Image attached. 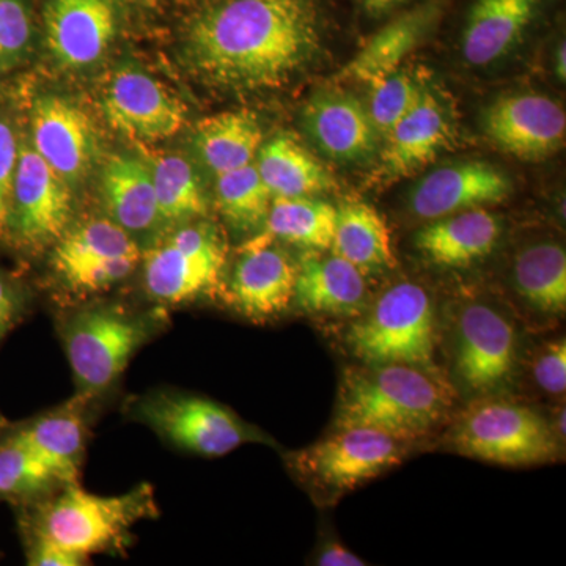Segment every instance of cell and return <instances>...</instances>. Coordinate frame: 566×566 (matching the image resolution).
<instances>
[{
  "label": "cell",
  "mask_w": 566,
  "mask_h": 566,
  "mask_svg": "<svg viewBox=\"0 0 566 566\" xmlns=\"http://www.w3.org/2000/svg\"><path fill=\"white\" fill-rule=\"evenodd\" d=\"M542 6L543 0H474L461 39L464 61L488 66L504 59L524 39Z\"/></svg>",
  "instance_id": "obj_23"
},
{
  "label": "cell",
  "mask_w": 566,
  "mask_h": 566,
  "mask_svg": "<svg viewBox=\"0 0 566 566\" xmlns=\"http://www.w3.org/2000/svg\"><path fill=\"white\" fill-rule=\"evenodd\" d=\"M32 35V17L25 0H0V66L21 61Z\"/></svg>",
  "instance_id": "obj_36"
},
{
  "label": "cell",
  "mask_w": 566,
  "mask_h": 566,
  "mask_svg": "<svg viewBox=\"0 0 566 566\" xmlns=\"http://www.w3.org/2000/svg\"><path fill=\"white\" fill-rule=\"evenodd\" d=\"M444 9L446 0H423L398 14L368 39L338 73V80L370 85L401 69L406 59L434 31Z\"/></svg>",
  "instance_id": "obj_19"
},
{
  "label": "cell",
  "mask_w": 566,
  "mask_h": 566,
  "mask_svg": "<svg viewBox=\"0 0 566 566\" xmlns=\"http://www.w3.org/2000/svg\"><path fill=\"white\" fill-rule=\"evenodd\" d=\"M536 385L551 395L565 394L566 389V342H553L539 353L534 365Z\"/></svg>",
  "instance_id": "obj_38"
},
{
  "label": "cell",
  "mask_w": 566,
  "mask_h": 566,
  "mask_svg": "<svg viewBox=\"0 0 566 566\" xmlns=\"http://www.w3.org/2000/svg\"><path fill=\"white\" fill-rule=\"evenodd\" d=\"M517 294L535 311L564 314L566 308V253L560 244L543 241L517 252L513 264Z\"/></svg>",
  "instance_id": "obj_30"
},
{
  "label": "cell",
  "mask_w": 566,
  "mask_h": 566,
  "mask_svg": "<svg viewBox=\"0 0 566 566\" xmlns=\"http://www.w3.org/2000/svg\"><path fill=\"white\" fill-rule=\"evenodd\" d=\"M409 2H412V0H359L360 7L371 17L389 13V11Z\"/></svg>",
  "instance_id": "obj_42"
},
{
  "label": "cell",
  "mask_w": 566,
  "mask_h": 566,
  "mask_svg": "<svg viewBox=\"0 0 566 566\" xmlns=\"http://www.w3.org/2000/svg\"><path fill=\"white\" fill-rule=\"evenodd\" d=\"M316 564L322 566H364L365 562L353 554L352 551L346 549L345 546L338 545V543H329L319 553Z\"/></svg>",
  "instance_id": "obj_41"
},
{
  "label": "cell",
  "mask_w": 566,
  "mask_h": 566,
  "mask_svg": "<svg viewBox=\"0 0 566 566\" xmlns=\"http://www.w3.org/2000/svg\"><path fill=\"white\" fill-rule=\"evenodd\" d=\"M512 181L490 163L449 164L428 174L411 192V211L424 221L485 208L509 199Z\"/></svg>",
  "instance_id": "obj_18"
},
{
  "label": "cell",
  "mask_w": 566,
  "mask_h": 566,
  "mask_svg": "<svg viewBox=\"0 0 566 566\" xmlns=\"http://www.w3.org/2000/svg\"><path fill=\"white\" fill-rule=\"evenodd\" d=\"M308 251L297 264L293 301L305 314L353 316L367 300L365 274L342 256Z\"/></svg>",
  "instance_id": "obj_22"
},
{
  "label": "cell",
  "mask_w": 566,
  "mask_h": 566,
  "mask_svg": "<svg viewBox=\"0 0 566 566\" xmlns=\"http://www.w3.org/2000/svg\"><path fill=\"white\" fill-rule=\"evenodd\" d=\"M565 57H566L565 41H562V43L558 44L557 52H556V73H557L558 80H560V81H565V76H566Z\"/></svg>",
  "instance_id": "obj_43"
},
{
  "label": "cell",
  "mask_w": 566,
  "mask_h": 566,
  "mask_svg": "<svg viewBox=\"0 0 566 566\" xmlns=\"http://www.w3.org/2000/svg\"><path fill=\"white\" fill-rule=\"evenodd\" d=\"M553 430L558 439H565V408L558 409L556 422H554Z\"/></svg>",
  "instance_id": "obj_44"
},
{
  "label": "cell",
  "mask_w": 566,
  "mask_h": 566,
  "mask_svg": "<svg viewBox=\"0 0 566 566\" xmlns=\"http://www.w3.org/2000/svg\"><path fill=\"white\" fill-rule=\"evenodd\" d=\"M449 406L450 395L436 376L411 365H367L346 371L335 422L408 442L438 427Z\"/></svg>",
  "instance_id": "obj_2"
},
{
  "label": "cell",
  "mask_w": 566,
  "mask_h": 566,
  "mask_svg": "<svg viewBox=\"0 0 566 566\" xmlns=\"http://www.w3.org/2000/svg\"><path fill=\"white\" fill-rule=\"evenodd\" d=\"M24 297L7 275L0 273V344L20 322Z\"/></svg>",
  "instance_id": "obj_40"
},
{
  "label": "cell",
  "mask_w": 566,
  "mask_h": 566,
  "mask_svg": "<svg viewBox=\"0 0 566 566\" xmlns=\"http://www.w3.org/2000/svg\"><path fill=\"white\" fill-rule=\"evenodd\" d=\"M368 87L371 91L368 117L381 137L389 136L395 126L415 109L424 93L422 82L401 69L371 82Z\"/></svg>",
  "instance_id": "obj_35"
},
{
  "label": "cell",
  "mask_w": 566,
  "mask_h": 566,
  "mask_svg": "<svg viewBox=\"0 0 566 566\" xmlns=\"http://www.w3.org/2000/svg\"><path fill=\"white\" fill-rule=\"evenodd\" d=\"M322 28L316 0H210L186 29V61L214 87L277 88L314 61Z\"/></svg>",
  "instance_id": "obj_1"
},
{
  "label": "cell",
  "mask_w": 566,
  "mask_h": 566,
  "mask_svg": "<svg viewBox=\"0 0 566 566\" xmlns=\"http://www.w3.org/2000/svg\"><path fill=\"white\" fill-rule=\"evenodd\" d=\"M59 482L13 433L0 438V499L29 501Z\"/></svg>",
  "instance_id": "obj_34"
},
{
  "label": "cell",
  "mask_w": 566,
  "mask_h": 566,
  "mask_svg": "<svg viewBox=\"0 0 566 566\" xmlns=\"http://www.w3.org/2000/svg\"><path fill=\"white\" fill-rule=\"evenodd\" d=\"M297 266L266 233L241 249L230 279L229 300L245 318L264 322L292 304Z\"/></svg>",
  "instance_id": "obj_16"
},
{
  "label": "cell",
  "mask_w": 566,
  "mask_h": 566,
  "mask_svg": "<svg viewBox=\"0 0 566 566\" xmlns=\"http://www.w3.org/2000/svg\"><path fill=\"white\" fill-rule=\"evenodd\" d=\"M102 106L112 128L147 144L170 139L188 118L180 99L161 82L129 65L111 74Z\"/></svg>",
  "instance_id": "obj_12"
},
{
  "label": "cell",
  "mask_w": 566,
  "mask_h": 566,
  "mask_svg": "<svg viewBox=\"0 0 566 566\" xmlns=\"http://www.w3.org/2000/svg\"><path fill=\"white\" fill-rule=\"evenodd\" d=\"M118 31L114 0H48L44 33L52 57L66 70L102 61Z\"/></svg>",
  "instance_id": "obj_15"
},
{
  "label": "cell",
  "mask_w": 566,
  "mask_h": 566,
  "mask_svg": "<svg viewBox=\"0 0 566 566\" xmlns=\"http://www.w3.org/2000/svg\"><path fill=\"white\" fill-rule=\"evenodd\" d=\"M216 178L219 211L233 229L252 232L264 226L273 203V193L264 185L255 163Z\"/></svg>",
  "instance_id": "obj_33"
},
{
  "label": "cell",
  "mask_w": 566,
  "mask_h": 566,
  "mask_svg": "<svg viewBox=\"0 0 566 566\" xmlns=\"http://www.w3.org/2000/svg\"><path fill=\"white\" fill-rule=\"evenodd\" d=\"M452 137V125L441 102L424 91L422 99L386 137L374 180L386 185L434 161Z\"/></svg>",
  "instance_id": "obj_20"
},
{
  "label": "cell",
  "mask_w": 566,
  "mask_h": 566,
  "mask_svg": "<svg viewBox=\"0 0 566 566\" xmlns=\"http://www.w3.org/2000/svg\"><path fill=\"white\" fill-rule=\"evenodd\" d=\"M164 322L158 314H134L118 305H95L71 315L62 337L76 397L88 401L114 386Z\"/></svg>",
  "instance_id": "obj_4"
},
{
  "label": "cell",
  "mask_w": 566,
  "mask_h": 566,
  "mask_svg": "<svg viewBox=\"0 0 566 566\" xmlns=\"http://www.w3.org/2000/svg\"><path fill=\"white\" fill-rule=\"evenodd\" d=\"M85 403L74 395L69 403L11 431L62 485L77 482L85 447Z\"/></svg>",
  "instance_id": "obj_25"
},
{
  "label": "cell",
  "mask_w": 566,
  "mask_h": 566,
  "mask_svg": "<svg viewBox=\"0 0 566 566\" xmlns=\"http://www.w3.org/2000/svg\"><path fill=\"white\" fill-rule=\"evenodd\" d=\"M516 365L513 324L491 305H465L457 322L455 367L468 389L486 394L512 378Z\"/></svg>",
  "instance_id": "obj_13"
},
{
  "label": "cell",
  "mask_w": 566,
  "mask_h": 566,
  "mask_svg": "<svg viewBox=\"0 0 566 566\" xmlns=\"http://www.w3.org/2000/svg\"><path fill=\"white\" fill-rule=\"evenodd\" d=\"M329 251L364 274L392 270L397 263L385 218L364 202H345L337 207L334 241Z\"/></svg>",
  "instance_id": "obj_28"
},
{
  "label": "cell",
  "mask_w": 566,
  "mask_h": 566,
  "mask_svg": "<svg viewBox=\"0 0 566 566\" xmlns=\"http://www.w3.org/2000/svg\"><path fill=\"white\" fill-rule=\"evenodd\" d=\"M44 502L25 524V536L48 539L84 558L118 554L129 546L133 527L158 515L155 490L148 483L118 495L88 493L77 482Z\"/></svg>",
  "instance_id": "obj_3"
},
{
  "label": "cell",
  "mask_w": 566,
  "mask_h": 566,
  "mask_svg": "<svg viewBox=\"0 0 566 566\" xmlns=\"http://www.w3.org/2000/svg\"><path fill=\"white\" fill-rule=\"evenodd\" d=\"M256 169L274 197H314L329 191L333 178L322 163L289 136L262 145Z\"/></svg>",
  "instance_id": "obj_29"
},
{
  "label": "cell",
  "mask_w": 566,
  "mask_h": 566,
  "mask_svg": "<svg viewBox=\"0 0 566 566\" xmlns=\"http://www.w3.org/2000/svg\"><path fill=\"white\" fill-rule=\"evenodd\" d=\"M25 554H28V564L32 566H81L87 564V558L70 553L48 539L36 538V536H25Z\"/></svg>",
  "instance_id": "obj_39"
},
{
  "label": "cell",
  "mask_w": 566,
  "mask_h": 566,
  "mask_svg": "<svg viewBox=\"0 0 566 566\" xmlns=\"http://www.w3.org/2000/svg\"><path fill=\"white\" fill-rule=\"evenodd\" d=\"M348 345L364 364L411 365L438 378L430 294L412 282L394 285L353 324Z\"/></svg>",
  "instance_id": "obj_5"
},
{
  "label": "cell",
  "mask_w": 566,
  "mask_h": 566,
  "mask_svg": "<svg viewBox=\"0 0 566 566\" xmlns=\"http://www.w3.org/2000/svg\"><path fill=\"white\" fill-rule=\"evenodd\" d=\"M308 136L334 161L356 163L374 151L376 134L368 112L348 93H316L304 111Z\"/></svg>",
  "instance_id": "obj_21"
},
{
  "label": "cell",
  "mask_w": 566,
  "mask_h": 566,
  "mask_svg": "<svg viewBox=\"0 0 566 566\" xmlns=\"http://www.w3.org/2000/svg\"><path fill=\"white\" fill-rule=\"evenodd\" d=\"M102 192L109 219L129 234L163 223L150 166L136 156H112L102 172Z\"/></svg>",
  "instance_id": "obj_26"
},
{
  "label": "cell",
  "mask_w": 566,
  "mask_h": 566,
  "mask_svg": "<svg viewBox=\"0 0 566 566\" xmlns=\"http://www.w3.org/2000/svg\"><path fill=\"white\" fill-rule=\"evenodd\" d=\"M259 118L248 111H229L197 123L193 145L208 169L218 177L255 163L262 148Z\"/></svg>",
  "instance_id": "obj_27"
},
{
  "label": "cell",
  "mask_w": 566,
  "mask_h": 566,
  "mask_svg": "<svg viewBox=\"0 0 566 566\" xmlns=\"http://www.w3.org/2000/svg\"><path fill=\"white\" fill-rule=\"evenodd\" d=\"M133 234L112 219H88L55 241L52 268L63 289L74 294L107 292L140 263Z\"/></svg>",
  "instance_id": "obj_10"
},
{
  "label": "cell",
  "mask_w": 566,
  "mask_h": 566,
  "mask_svg": "<svg viewBox=\"0 0 566 566\" xmlns=\"http://www.w3.org/2000/svg\"><path fill=\"white\" fill-rule=\"evenodd\" d=\"M501 232L497 216L475 208L434 219L416 234V248L438 266L464 268L490 255Z\"/></svg>",
  "instance_id": "obj_24"
},
{
  "label": "cell",
  "mask_w": 566,
  "mask_h": 566,
  "mask_svg": "<svg viewBox=\"0 0 566 566\" xmlns=\"http://www.w3.org/2000/svg\"><path fill=\"white\" fill-rule=\"evenodd\" d=\"M290 455L296 474L327 497H337L385 474L405 457L406 441L371 428H338Z\"/></svg>",
  "instance_id": "obj_8"
},
{
  "label": "cell",
  "mask_w": 566,
  "mask_h": 566,
  "mask_svg": "<svg viewBox=\"0 0 566 566\" xmlns=\"http://www.w3.org/2000/svg\"><path fill=\"white\" fill-rule=\"evenodd\" d=\"M226 259V243L212 223H181L145 253V290L161 304L191 303L219 285Z\"/></svg>",
  "instance_id": "obj_9"
},
{
  "label": "cell",
  "mask_w": 566,
  "mask_h": 566,
  "mask_svg": "<svg viewBox=\"0 0 566 566\" xmlns=\"http://www.w3.org/2000/svg\"><path fill=\"white\" fill-rule=\"evenodd\" d=\"M126 409L164 441L200 457L219 458L248 442L263 441L229 408L197 395L156 390L134 398Z\"/></svg>",
  "instance_id": "obj_7"
},
{
  "label": "cell",
  "mask_w": 566,
  "mask_h": 566,
  "mask_svg": "<svg viewBox=\"0 0 566 566\" xmlns=\"http://www.w3.org/2000/svg\"><path fill=\"white\" fill-rule=\"evenodd\" d=\"M450 442L461 455L502 465L551 463L560 447L545 417L502 400L471 406L453 427Z\"/></svg>",
  "instance_id": "obj_6"
},
{
  "label": "cell",
  "mask_w": 566,
  "mask_h": 566,
  "mask_svg": "<svg viewBox=\"0 0 566 566\" xmlns=\"http://www.w3.org/2000/svg\"><path fill=\"white\" fill-rule=\"evenodd\" d=\"M71 186L40 158L21 145L11 211V240L28 251L55 244L69 229L73 202Z\"/></svg>",
  "instance_id": "obj_11"
},
{
  "label": "cell",
  "mask_w": 566,
  "mask_h": 566,
  "mask_svg": "<svg viewBox=\"0 0 566 566\" xmlns=\"http://www.w3.org/2000/svg\"><path fill=\"white\" fill-rule=\"evenodd\" d=\"M163 223H186L207 214L199 175L182 156L161 153L148 163Z\"/></svg>",
  "instance_id": "obj_32"
},
{
  "label": "cell",
  "mask_w": 566,
  "mask_h": 566,
  "mask_svg": "<svg viewBox=\"0 0 566 566\" xmlns=\"http://www.w3.org/2000/svg\"><path fill=\"white\" fill-rule=\"evenodd\" d=\"M483 132L510 155L538 161L564 145L565 111L549 96L536 93L502 96L483 112Z\"/></svg>",
  "instance_id": "obj_14"
},
{
  "label": "cell",
  "mask_w": 566,
  "mask_h": 566,
  "mask_svg": "<svg viewBox=\"0 0 566 566\" xmlns=\"http://www.w3.org/2000/svg\"><path fill=\"white\" fill-rule=\"evenodd\" d=\"M33 150L66 185H77L95 158L96 136L88 115L70 99L41 96L32 112Z\"/></svg>",
  "instance_id": "obj_17"
},
{
  "label": "cell",
  "mask_w": 566,
  "mask_h": 566,
  "mask_svg": "<svg viewBox=\"0 0 566 566\" xmlns=\"http://www.w3.org/2000/svg\"><path fill=\"white\" fill-rule=\"evenodd\" d=\"M20 147L13 126L0 118V243H10L11 240V211Z\"/></svg>",
  "instance_id": "obj_37"
},
{
  "label": "cell",
  "mask_w": 566,
  "mask_h": 566,
  "mask_svg": "<svg viewBox=\"0 0 566 566\" xmlns=\"http://www.w3.org/2000/svg\"><path fill=\"white\" fill-rule=\"evenodd\" d=\"M337 221V207L314 197H274L264 222L273 240L308 251H329Z\"/></svg>",
  "instance_id": "obj_31"
}]
</instances>
